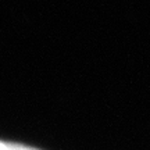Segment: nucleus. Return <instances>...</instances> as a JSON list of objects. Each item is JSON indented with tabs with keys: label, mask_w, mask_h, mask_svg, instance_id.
Wrapping results in <instances>:
<instances>
[{
	"label": "nucleus",
	"mask_w": 150,
	"mask_h": 150,
	"mask_svg": "<svg viewBox=\"0 0 150 150\" xmlns=\"http://www.w3.org/2000/svg\"><path fill=\"white\" fill-rule=\"evenodd\" d=\"M0 150H7V143H3V142H0Z\"/></svg>",
	"instance_id": "obj_2"
},
{
	"label": "nucleus",
	"mask_w": 150,
	"mask_h": 150,
	"mask_svg": "<svg viewBox=\"0 0 150 150\" xmlns=\"http://www.w3.org/2000/svg\"><path fill=\"white\" fill-rule=\"evenodd\" d=\"M7 150H38V149H33V147H29V146H25V145L7 143Z\"/></svg>",
	"instance_id": "obj_1"
}]
</instances>
